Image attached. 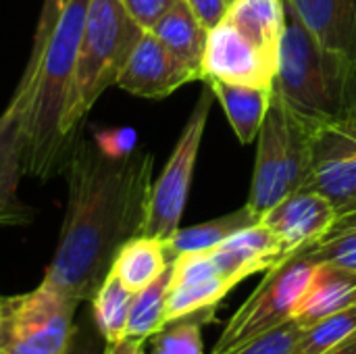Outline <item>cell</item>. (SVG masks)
<instances>
[{"label":"cell","instance_id":"6da1fadb","mask_svg":"<svg viewBox=\"0 0 356 354\" xmlns=\"http://www.w3.org/2000/svg\"><path fill=\"white\" fill-rule=\"evenodd\" d=\"M152 169V152L136 150L125 159H111L94 140L77 138L65 169V219L44 286L79 305L92 300L119 248L142 232Z\"/></svg>","mask_w":356,"mask_h":354},{"label":"cell","instance_id":"7a4b0ae2","mask_svg":"<svg viewBox=\"0 0 356 354\" xmlns=\"http://www.w3.org/2000/svg\"><path fill=\"white\" fill-rule=\"evenodd\" d=\"M90 0H71L44 52L35 73L25 123L23 175L48 179L67 169L73 144L63 136V117L73 81Z\"/></svg>","mask_w":356,"mask_h":354},{"label":"cell","instance_id":"3957f363","mask_svg":"<svg viewBox=\"0 0 356 354\" xmlns=\"http://www.w3.org/2000/svg\"><path fill=\"white\" fill-rule=\"evenodd\" d=\"M286 4L273 88L313 123L336 121L356 111V61L325 48Z\"/></svg>","mask_w":356,"mask_h":354},{"label":"cell","instance_id":"277c9868","mask_svg":"<svg viewBox=\"0 0 356 354\" xmlns=\"http://www.w3.org/2000/svg\"><path fill=\"white\" fill-rule=\"evenodd\" d=\"M144 29L131 19L123 0H90L77 65L67 96L63 136L75 144L92 106L127 63Z\"/></svg>","mask_w":356,"mask_h":354},{"label":"cell","instance_id":"5b68a950","mask_svg":"<svg viewBox=\"0 0 356 354\" xmlns=\"http://www.w3.org/2000/svg\"><path fill=\"white\" fill-rule=\"evenodd\" d=\"M315 125L273 88L269 111L257 136V159L246 202L259 219L286 196L311 186Z\"/></svg>","mask_w":356,"mask_h":354},{"label":"cell","instance_id":"8992f818","mask_svg":"<svg viewBox=\"0 0 356 354\" xmlns=\"http://www.w3.org/2000/svg\"><path fill=\"white\" fill-rule=\"evenodd\" d=\"M317 263L307 250H298L265 271L254 292L225 323L211 354H227L246 342L277 330L294 319V311L309 288Z\"/></svg>","mask_w":356,"mask_h":354},{"label":"cell","instance_id":"52a82bcc","mask_svg":"<svg viewBox=\"0 0 356 354\" xmlns=\"http://www.w3.org/2000/svg\"><path fill=\"white\" fill-rule=\"evenodd\" d=\"M211 106H213V90L204 83L173 146V152L169 161L165 163V169L156 177V182H152L148 211H146V219H144L140 236H150V238H159L167 242L179 230L188 194H190V186H192V177H194V169H196V161H198V152H200V144H202L207 121L211 115Z\"/></svg>","mask_w":356,"mask_h":354},{"label":"cell","instance_id":"ba28073f","mask_svg":"<svg viewBox=\"0 0 356 354\" xmlns=\"http://www.w3.org/2000/svg\"><path fill=\"white\" fill-rule=\"evenodd\" d=\"M4 321L0 336L21 340L48 354H63L75 323L77 300L40 284L35 290L2 298Z\"/></svg>","mask_w":356,"mask_h":354},{"label":"cell","instance_id":"9c48e42d","mask_svg":"<svg viewBox=\"0 0 356 354\" xmlns=\"http://www.w3.org/2000/svg\"><path fill=\"white\" fill-rule=\"evenodd\" d=\"M309 188L330 198L338 219L356 213V111L315 125Z\"/></svg>","mask_w":356,"mask_h":354},{"label":"cell","instance_id":"30bf717a","mask_svg":"<svg viewBox=\"0 0 356 354\" xmlns=\"http://www.w3.org/2000/svg\"><path fill=\"white\" fill-rule=\"evenodd\" d=\"M33 83L35 75H21L10 102L0 113V227H21L33 221V209L19 198L25 123Z\"/></svg>","mask_w":356,"mask_h":354},{"label":"cell","instance_id":"8fae6325","mask_svg":"<svg viewBox=\"0 0 356 354\" xmlns=\"http://www.w3.org/2000/svg\"><path fill=\"white\" fill-rule=\"evenodd\" d=\"M277 63L244 38L227 19L209 29L200 81L273 88Z\"/></svg>","mask_w":356,"mask_h":354},{"label":"cell","instance_id":"7c38bea8","mask_svg":"<svg viewBox=\"0 0 356 354\" xmlns=\"http://www.w3.org/2000/svg\"><path fill=\"white\" fill-rule=\"evenodd\" d=\"M190 81H198V75L175 58L152 31H144L115 86L134 96L159 100L171 96Z\"/></svg>","mask_w":356,"mask_h":354},{"label":"cell","instance_id":"4fadbf2b","mask_svg":"<svg viewBox=\"0 0 356 354\" xmlns=\"http://www.w3.org/2000/svg\"><path fill=\"white\" fill-rule=\"evenodd\" d=\"M259 221L280 238L288 255H294L330 234L338 211L315 188H302L271 207Z\"/></svg>","mask_w":356,"mask_h":354},{"label":"cell","instance_id":"5bb4252c","mask_svg":"<svg viewBox=\"0 0 356 354\" xmlns=\"http://www.w3.org/2000/svg\"><path fill=\"white\" fill-rule=\"evenodd\" d=\"M211 257L219 275L236 288L240 282L252 277L254 273L269 271L292 255H288L280 238L267 225L257 221L213 248Z\"/></svg>","mask_w":356,"mask_h":354},{"label":"cell","instance_id":"9a60e30c","mask_svg":"<svg viewBox=\"0 0 356 354\" xmlns=\"http://www.w3.org/2000/svg\"><path fill=\"white\" fill-rule=\"evenodd\" d=\"M353 305H356V271L317 263L313 280L294 311V321L307 330Z\"/></svg>","mask_w":356,"mask_h":354},{"label":"cell","instance_id":"2e32d148","mask_svg":"<svg viewBox=\"0 0 356 354\" xmlns=\"http://www.w3.org/2000/svg\"><path fill=\"white\" fill-rule=\"evenodd\" d=\"M302 25L330 50L356 61V0H286Z\"/></svg>","mask_w":356,"mask_h":354},{"label":"cell","instance_id":"e0dca14e","mask_svg":"<svg viewBox=\"0 0 356 354\" xmlns=\"http://www.w3.org/2000/svg\"><path fill=\"white\" fill-rule=\"evenodd\" d=\"M150 31L167 46L175 58H179L190 71L198 75V81L202 79V56L209 27L202 25L186 0H179L171 10H167Z\"/></svg>","mask_w":356,"mask_h":354},{"label":"cell","instance_id":"ac0fdd59","mask_svg":"<svg viewBox=\"0 0 356 354\" xmlns=\"http://www.w3.org/2000/svg\"><path fill=\"white\" fill-rule=\"evenodd\" d=\"M225 19L261 52L277 63L286 27L284 0H236Z\"/></svg>","mask_w":356,"mask_h":354},{"label":"cell","instance_id":"d6986e66","mask_svg":"<svg viewBox=\"0 0 356 354\" xmlns=\"http://www.w3.org/2000/svg\"><path fill=\"white\" fill-rule=\"evenodd\" d=\"M204 83L213 90V96L223 106L238 140L242 144L254 142L265 121V115L269 111L273 88L236 86L225 81H204Z\"/></svg>","mask_w":356,"mask_h":354},{"label":"cell","instance_id":"ffe728a7","mask_svg":"<svg viewBox=\"0 0 356 354\" xmlns=\"http://www.w3.org/2000/svg\"><path fill=\"white\" fill-rule=\"evenodd\" d=\"M169 265L171 259L163 240L150 236H134L119 248L111 265V273H115L119 282L136 294L156 282L169 269Z\"/></svg>","mask_w":356,"mask_h":354},{"label":"cell","instance_id":"44dd1931","mask_svg":"<svg viewBox=\"0 0 356 354\" xmlns=\"http://www.w3.org/2000/svg\"><path fill=\"white\" fill-rule=\"evenodd\" d=\"M259 217L250 211V207H242L234 213H227L223 217H217L213 221L192 225V227H179L167 242V255L169 259L184 255V252H204L217 248L221 242H225L236 232L257 223Z\"/></svg>","mask_w":356,"mask_h":354},{"label":"cell","instance_id":"7402d4cb","mask_svg":"<svg viewBox=\"0 0 356 354\" xmlns=\"http://www.w3.org/2000/svg\"><path fill=\"white\" fill-rule=\"evenodd\" d=\"M134 292H129L115 273L108 271L96 294L92 296L90 317L106 344H117L127 338V319Z\"/></svg>","mask_w":356,"mask_h":354},{"label":"cell","instance_id":"603a6c76","mask_svg":"<svg viewBox=\"0 0 356 354\" xmlns=\"http://www.w3.org/2000/svg\"><path fill=\"white\" fill-rule=\"evenodd\" d=\"M169 280H171V265L156 282L134 294L129 307V319H127V338L148 340L167 323L165 313H167Z\"/></svg>","mask_w":356,"mask_h":354},{"label":"cell","instance_id":"cb8c5ba5","mask_svg":"<svg viewBox=\"0 0 356 354\" xmlns=\"http://www.w3.org/2000/svg\"><path fill=\"white\" fill-rule=\"evenodd\" d=\"M215 319V309L192 313L165 323L154 336L148 338L150 354H204L202 323Z\"/></svg>","mask_w":356,"mask_h":354},{"label":"cell","instance_id":"d4e9b609","mask_svg":"<svg viewBox=\"0 0 356 354\" xmlns=\"http://www.w3.org/2000/svg\"><path fill=\"white\" fill-rule=\"evenodd\" d=\"M171 282V280H169ZM234 290V286L217 275L204 282L196 284H184V286H169L167 294V323L192 313H200L207 309H217V305Z\"/></svg>","mask_w":356,"mask_h":354},{"label":"cell","instance_id":"484cf974","mask_svg":"<svg viewBox=\"0 0 356 354\" xmlns=\"http://www.w3.org/2000/svg\"><path fill=\"white\" fill-rule=\"evenodd\" d=\"M302 250H307L315 263H330L356 271V213L340 217L330 234Z\"/></svg>","mask_w":356,"mask_h":354},{"label":"cell","instance_id":"4316f807","mask_svg":"<svg viewBox=\"0 0 356 354\" xmlns=\"http://www.w3.org/2000/svg\"><path fill=\"white\" fill-rule=\"evenodd\" d=\"M356 332V305L334 313L319 323L302 330V336L292 354H323L332 351L336 344L346 340Z\"/></svg>","mask_w":356,"mask_h":354},{"label":"cell","instance_id":"83f0119b","mask_svg":"<svg viewBox=\"0 0 356 354\" xmlns=\"http://www.w3.org/2000/svg\"><path fill=\"white\" fill-rule=\"evenodd\" d=\"M302 336V328L292 319L277 330L263 334L227 354H292Z\"/></svg>","mask_w":356,"mask_h":354},{"label":"cell","instance_id":"f1b7e54d","mask_svg":"<svg viewBox=\"0 0 356 354\" xmlns=\"http://www.w3.org/2000/svg\"><path fill=\"white\" fill-rule=\"evenodd\" d=\"M71 0H44L42 2V10H40V17H38V25H35V33H33V42H31V52H29V58H27V65H25V71L23 75H35L38 73V67H40V58H42V52L65 10V6L69 4Z\"/></svg>","mask_w":356,"mask_h":354},{"label":"cell","instance_id":"f546056e","mask_svg":"<svg viewBox=\"0 0 356 354\" xmlns=\"http://www.w3.org/2000/svg\"><path fill=\"white\" fill-rule=\"evenodd\" d=\"M98 150L111 159H125L138 150V131L134 127H108L94 134Z\"/></svg>","mask_w":356,"mask_h":354},{"label":"cell","instance_id":"4dcf8cb0","mask_svg":"<svg viewBox=\"0 0 356 354\" xmlns=\"http://www.w3.org/2000/svg\"><path fill=\"white\" fill-rule=\"evenodd\" d=\"M106 342L100 336L98 328L94 325L92 317H83L81 321L73 323V332L63 354H104Z\"/></svg>","mask_w":356,"mask_h":354},{"label":"cell","instance_id":"1f68e13d","mask_svg":"<svg viewBox=\"0 0 356 354\" xmlns=\"http://www.w3.org/2000/svg\"><path fill=\"white\" fill-rule=\"evenodd\" d=\"M125 2V8L127 13L131 15V19L144 29V31H150L159 19L171 10L179 0H123Z\"/></svg>","mask_w":356,"mask_h":354},{"label":"cell","instance_id":"d6a6232c","mask_svg":"<svg viewBox=\"0 0 356 354\" xmlns=\"http://www.w3.org/2000/svg\"><path fill=\"white\" fill-rule=\"evenodd\" d=\"M190 4V8L196 13V17L202 21L204 27H215L219 21L225 19L227 10L232 8V4L236 0H186Z\"/></svg>","mask_w":356,"mask_h":354},{"label":"cell","instance_id":"836d02e7","mask_svg":"<svg viewBox=\"0 0 356 354\" xmlns=\"http://www.w3.org/2000/svg\"><path fill=\"white\" fill-rule=\"evenodd\" d=\"M146 344L148 340L144 338H125L117 344H106L104 354H148Z\"/></svg>","mask_w":356,"mask_h":354},{"label":"cell","instance_id":"e575fe53","mask_svg":"<svg viewBox=\"0 0 356 354\" xmlns=\"http://www.w3.org/2000/svg\"><path fill=\"white\" fill-rule=\"evenodd\" d=\"M323 354H356V332H353L346 340H342L332 351H327V353Z\"/></svg>","mask_w":356,"mask_h":354},{"label":"cell","instance_id":"d590c367","mask_svg":"<svg viewBox=\"0 0 356 354\" xmlns=\"http://www.w3.org/2000/svg\"><path fill=\"white\" fill-rule=\"evenodd\" d=\"M2 321H4V307H2V296H0V332H2Z\"/></svg>","mask_w":356,"mask_h":354}]
</instances>
